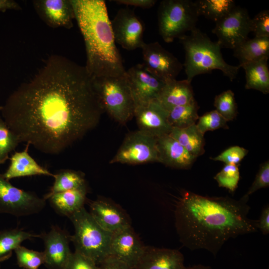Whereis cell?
Returning a JSON list of instances; mask_svg holds the SVG:
<instances>
[{
    "label": "cell",
    "mask_w": 269,
    "mask_h": 269,
    "mask_svg": "<svg viewBox=\"0 0 269 269\" xmlns=\"http://www.w3.org/2000/svg\"><path fill=\"white\" fill-rule=\"evenodd\" d=\"M0 111L20 142L49 154L82 138L105 112L85 66L56 54L10 95Z\"/></svg>",
    "instance_id": "6da1fadb"
},
{
    "label": "cell",
    "mask_w": 269,
    "mask_h": 269,
    "mask_svg": "<svg viewBox=\"0 0 269 269\" xmlns=\"http://www.w3.org/2000/svg\"><path fill=\"white\" fill-rule=\"evenodd\" d=\"M248 199L185 192L175 214L180 241L191 251L204 249L215 256L230 239L257 232V220L248 217Z\"/></svg>",
    "instance_id": "7a4b0ae2"
},
{
    "label": "cell",
    "mask_w": 269,
    "mask_h": 269,
    "mask_svg": "<svg viewBox=\"0 0 269 269\" xmlns=\"http://www.w3.org/2000/svg\"><path fill=\"white\" fill-rule=\"evenodd\" d=\"M75 19L85 43V66L94 78L126 74L114 39L106 3L103 0H71Z\"/></svg>",
    "instance_id": "3957f363"
},
{
    "label": "cell",
    "mask_w": 269,
    "mask_h": 269,
    "mask_svg": "<svg viewBox=\"0 0 269 269\" xmlns=\"http://www.w3.org/2000/svg\"><path fill=\"white\" fill-rule=\"evenodd\" d=\"M185 51L184 67L186 80L191 82L198 75L221 70L230 81L235 79L241 68L228 64L224 59L220 44L212 41L197 27L179 39Z\"/></svg>",
    "instance_id": "277c9868"
},
{
    "label": "cell",
    "mask_w": 269,
    "mask_h": 269,
    "mask_svg": "<svg viewBox=\"0 0 269 269\" xmlns=\"http://www.w3.org/2000/svg\"><path fill=\"white\" fill-rule=\"evenodd\" d=\"M68 218L74 228L70 241L74 246L75 251L99 265L109 256L112 233L100 227L84 207Z\"/></svg>",
    "instance_id": "5b68a950"
},
{
    "label": "cell",
    "mask_w": 269,
    "mask_h": 269,
    "mask_svg": "<svg viewBox=\"0 0 269 269\" xmlns=\"http://www.w3.org/2000/svg\"><path fill=\"white\" fill-rule=\"evenodd\" d=\"M104 112L115 121L125 124L134 116L135 104L126 74L94 78Z\"/></svg>",
    "instance_id": "8992f818"
},
{
    "label": "cell",
    "mask_w": 269,
    "mask_h": 269,
    "mask_svg": "<svg viewBox=\"0 0 269 269\" xmlns=\"http://www.w3.org/2000/svg\"><path fill=\"white\" fill-rule=\"evenodd\" d=\"M199 16L195 1L162 0L157 12L159 33L165 42H172L196 28Z\"/></svg>",
    "instance_id": "52a82bcc"
},
{
    "label": "cell",
    "mask_w": 269,
    "mask_h": 269,
    "mask_svg": "<svg viewBox=\"0 0 269 269\" xmlns=\"http://www.w3.org/2000/svg\"><path fill=\"white\" fill-rule=\"evenodd\" d=\"M157 138L139 130L128 134L110 163L158 162Z\"/></svg>",
    "instance_id": "ba28073f"
},
{
    "label": "cell",
    "mask_w": 269,
    "mask_h": 269,
    "mask_svg": "<svg viewBox=\"0 0 269 269\" xmlns=\"http://www.w3.org/2000/svg\"><path fill=\"white\" fill-rule=\"evenodd\" d=\"M45 205L44 198L15 187L0 173V213L28 216L40 212Z\"/></svg>",
    "instance_id": "9c48e42d"
},
{
    "label": "cell",
    "mask_w": 269,
    "mask_h": 269,
    "mask_svg": "<svg viewBox=\"0 0 269 269\" xmlns=\"http://www.w3.org/2000/svg\"><path fill=\"white\" fill-rule=\"evenodd\" d=\"M251 18L247 9L236 6L216 22L212 33L217 37L221 48L233 50L248 39Z\"/></svg>",
    "instance_id": "30bf717a"
},
{
    "label": "cell",
    "mask_w": 269,
    "mask_h": 269,
    "mask_svg": "<svg viewBox=\"0 0 269 269\" xmlns=\"http://www.w3.org/2000/svg\"><path fill=\"white\" fill-rule=\"evenodd\" d=\"M141 49L145 68L165 83L176 79L183 69L178 59L158 42L144 43Z\"/></svg>",
    "instance_id": "8fae6325"
},
{
    "label": "cell",
    "mask_w": 269,
    "mask_h": 269,
    "mask_svg": "<svg viewBox=\"0 0 269 269\" xmlns=\"http://www.w3.org/2000/svg\"><path fill=\"white\" fill-rule=\"evenodd\" d=\"M111 21L116 43L128 50L142 47L145 43L143 40L144 26L134 11L122 8Z\"/></svg>",
    "instance_id": "7c38bea8"
},
{
    "label": "cell",
    "mask_w": 269,
    "mask_h": 269,
    "mask_svg": "<svg viewBox=\"0 0 269 269\" xmlns=\"http://www.w3.org/2000/svg\"><path fill=\"white\" fill-rule=\"evenodd\" d=\"M127 76L135 107L157 101L165 84L148 72L143 64L129 68Z\"/></svg>",
    "instance_id": "4fadbf2b"
},
{
    "label": "cell",
    "mask_w": 269,
    "mask_h": 269,
    "mask_svg": "<svg viewBox=\"0 0 269 269\" xmlns=\"http://www.w3.org/2000/svg\"><path fill=\"white\" fill-rule=\"evenodd\" d=\"M146 246L131 226L112 234L109 255L134 269L143 254Z\"/></svg>",
    "instance_id": "5bb4252c"
},
{
    "label": "cell",
    "mask_w": 269,
    "mask_h": 269,
    "mask_svg": "<svg viewBox=\"0 0 269 269\" xmlns=\"http://www.w3.org/2000/svg\"><path fill=\"white\" fill-rule=\"evenodd\" d=\"M39 235L44 245L43 265L48 269H65L72 253L69 246L70 236L57 226Z\"/></svg>",
    "instance_id": "9a60e30c"
},
{
    "label": "cell",
    "mask_w": 269,
    "mask_h": 269,
    "mask_svg": "<svg viewBox=\"0 0 269 269\" xmlns=\"http://www.w3.org/2000/svg\"><path fill=\"white\" fill-rule=\"evenodd\" d=\"M167 115L168 111L155 101L136 106L134 117L138 130L157 138L169 134L172 129Z\"/></svg>",
    "instance_id": "2e32d148"
},
{
    "label": "cell",
    "mask_w": 269,
    "mask_h": 269,
    "mask_svg": "<svg viewBox=\"0 0 269 269\" xmlns=\"http://www.w3.org/2000/svg\"><path fill=\"white\" fill-rule=\"evenodd\" d=\"M89 211L95 221L105 230L114 233L131 226L128 216L118 205L104 198L89 203Z\"/></svg>",
    "instance_id": "e0dca14e"
},
{
    "label": "cell",
    "mask_w": 269,
    "mask_h": 269,
    "mask_svg": "<svg viewBox=\"0 0 269 269\" xmlns=\"http://www.w3.org/2000/svg\"><path fill=\"white\" fill-rule=\"evenodd\" d=\"M33 4L37 14L49 26L73 27L75 14L71 0H35Z\"/></svg>",
    "instance_id": "ac0fdd59"
},
{
    "label": "cell",
    "mask_w": 269,
    "mask_h": 269,
    "mask_svg": "<svg viewBox=\"0 0 269 269\" xmlns=\"http://www.w3.org/2000/svg\"><path fill=\"white\" fill-rule=\"evenodd\" d=\"M156 144L158 162L167 166L187 169L196 159L169 134L157 137Z\"/></svg>",
    "instance_id": "d6986e66"
},
{
    "label": "cell",
    "mask_w": 269,
    "mask_h": 269,
    "mask_svg": "<svg viewBox=\"0 0 269 269\" xmlns=\"http://www.w3.org/2000/svg\"><path fill=\"white\" fill-rule=\"evenodd\" d=\"M184 257L175 249L146 247L134 269H183Z\"/></svg>",
    "instance_id": "ffe728a7"
},
{
    "label": "cell",
    "mask_w": 269,
    "mask_h": 269,
    "mask_svg": "<svg viewBox=\"0 0 269 269\" xmlns=\"http://www.w3.org/2000/svg\"><path fill=\"white\" fill-rule=\"evenodd\" d=\"M191 83L186 79L166 83L156 101L167 111L192 102L195 99Z\"/></svg>",
    "instance_id": "44dd1931"
},
{
    "label": "cell",
    "mask_w": 269,
    "mask_h": 269,
    "mask_svg": "<svg viewBox=\"0 0 269 269\" xmlns=\"http://www.w3.org/2000/svg\"><path fill=\"white\" fill-rule=\"evenodd\" d=\"M29 146L27 144L23 151L15 152L12 155L10 164L2 174L6 179L33 175L53 176L54 174L38 164L30 156L28 152Z\"/></svg>",
    "instance_id": "7402d4cb"
},
{
    "label": "cell",
    "mask_w": 269,
    "mask_h": 269,
    "mask_svg": "<svg viewBox=\"0 0 269 269\" xmlns=\"http://www.w3.org/2000/svg\"><path fill=\"white\" fill-rule=\"evenodd\" d=\"M87 186L50 196V205L58 213L68 218L82 207L86 200Z\"/></svg>",
    "instance_id": "603a6c76"
},
{
    "label": "cell",
    "mask_w": 269,
    "mask_h": 269,
    "mask_svg": "<svg viewBox=\"0 0 269 269\" xmlns=\"http://www.w3.org/2000/svg\"><path fill=\"white\" fill-rule=\"evenodd\" d=\"M269 57L239 65L246 74V89H254L264 94L269 93Z\"/></svg>",
    "instance_id": "cb8c5ba5"
},
{
    "label": "cell",
    "mask_w": 269,
    "mask_h": 269,
    "mask_svg": "<svg viewBox=\"0 0 269 269\" xmlns=\"http://www.w3.org/2000/svg\"><path fill=\"white\" fill-rule=\"evenodd\" d=\"M169 135L191 155L197 158L204 153V134L194 124L185 128H172Z\"/></svg>",
    "instance_id": "d4e9b609"
},
{
    "label": "cell",
    "mask_w": 269,
    "mask_h": 269,
    "mask_svg": "<svg viewBox=\"0 0 269 269\" xmlns=\"http://www.w3.org/2000/svg\"><path fill=\"white\" fill-rule=\"evenodd\" d=\"M234 50L239 65L269 56V37H255L247 39Z\"/></svg>",
    "instance_id": "484cf974"
},
{
    "label": "cell",
    "mask_w": 269,
    "mask_h": 269,
    "mask_svg": "<svg viewBox=\"0 0 269 269\" xmlns=\"http://www.w3.org/2000/svg\"><path fill=\"white\" fill-rule=\"evenodd\" d=\"M53 177L54 182L49 192L44 196L45 200L54 194L86 186L84 174L80 171L62 169L54 174Z\"/></svg>",
    "instance_id": "4316f807"
},
{
    "label": "cell",
    "mask_w": 269,
    "mask_h": 269,
    "mask_svg": "<svg viewBox=\"0 0 269 269\" xmlns=\"http://www.w3.org/2000/svg\"><path fill=\"white\" fill-rule=\"evenodd\" d=\"M35 237L39 235L18 228L0 231V262L8 259L23 241Z\"/></svg>",
    "instance_id": "83f0119b"
},
{
    "label": "cell",
    "mask_w": 269,
    "mask_h": 269,
    "mask_svg": "<svg viewBox=\"0 0 269 269\" xmlns=\"http://www.w3.org/2000/svg\"><path fill=\"white\" fill-rule=\"evenodd\" d=\"M199 107L196 100L174 107L168 111L167 120L172 128H185L196 124Z\"/></svg>",
    "instance_id": "f1b7e54d"
},
{
    "label": "cell",
    "mask_w": 269,
    "mask_h": 269,
    "mask_svg": "<svg viewBox=\"0 0 269 269\" xmlns=\"http://www.w3.org/2000/svg\"><path fill=\"white\" fill-rule=\"evenodd\" d=\"M195 2L200 16H204L215 23L236 6L233 0H198Z\"/></svg>",
    "instance_id": "f546056e"
},
{
    "label": "cell",
    "mask_w": 269,
    "mask_h": 269,
    "mask_svg": "<svg viewBox=\"0 0 269 269\" xmlns=\"http://www.w3.org/2000/svg\"><path fill=\"white\" fill-rule=\"evenodd\" d=\"M214 105L215 110L228 122L236 118L238 114L237 105L232 90H228L216 95Z\"/></svg>",
    "instance_id": "4dcf8cb0"
},
{
    "label": "cell",
    "mask_w": 269,
    "mask_h": 269,
    "mask_svg": "<svg viewBox=\"0 0 269 269\" xmlns=\"http://www.w3.org/2000/svg\"><path fill=\"white\" fill-rule=\"evenodd\" d=\"M17 265L25 269H38L44 263L43 252L28 249L19 246L14 251Z\"/></svg>",
    "instance_id": "1f68e13d"
},
{
    "label": "cell",
    "mask_w": 269,
    "mask_h": 269,
    "mask_svg": "<svg viewBox=\"0 0 269 269\" xmlns=\"http://www.w3.org/2000/svg\"><path fill=\"white\" fill-rule=\"evenodd\" d=\"M20 142L17 136L9 129L2 119L0 118V164L8 158L9 154Z\"/></svg>",
    "instance_id": "d6a6232c"
},
{
    "label": "cell",
    "mask_w": 269,
    "mask_h": 269,
    "mask_svg": "<svg viewBox=\"0 0 269 269\" xmlns=\"http://www.w3.org/2000/svg\"><path fill=\"white\" fill-rule=\"evenodd\" d=\"M240 175L238 165L226 164L214 177L219 187L225 188L231 192L238 187Z\"/></svg>",
    "instance_id": "836d02e7"
},
{
    "label": "cell",
    "mask_w": 269,
    "mask_h": 269,
    "mask_svg": "<svg viewBox=\"0 0 269 269\" xmlns=\"http://www.w3.org/2000/svg\"><path fill=\"white\" fill-rule=\"evenodd\" d=\"M228 121L216 110L211 111L199 117L196 124L200 132L203 134L210 131H214L220 128L227 129Z\"/></svg>",
    "instance_id": "e575fe53"
},
{
    "label": "cell",
    "mask_w": 269,
    "mask_h": 269,
    "mask_svg": "<svg viewBox=\"0 0 269 269\" xmlns=\"http://www.w3.org/2000/svg\"><path fill=\"white\" fill-rule=\"evenodd\" d=\"M251 32L255 37H269V11L264 10L256 14L250 21Z\"/></svg>",
    "instance_id": "d590c367"
},
{
    "label": "cell",
    "mask_w": 269,
    "mask_h": 269,
    "mask_svg": "<svg viewBox=\"0 0 269 269\" xmlns=\"http://www.w3.org/2000/svg\"><path fill=\"white\" fill-rule=\"evenodd\" d=\"M248 150L239 146H231L212 159L224 162L226 164L238 165L248 154Z\"/></svg>",
    "instance_id": "8d00e7d4"
},
{
    "label": "cell",
    "mask_w": 269,
    "mask_h": 269,
    "mask_svg": "<svg viewBox=\"0 0 269 269\" xmlns=\"http://www.w3.org/2000/svg\"><path fill=\"white\" fill-rule=\"evenodd\" d=\"M269 186V162L267 161L260 165L255 179L248 192L243 196L249 198L250 195L257 190Z\"/></svg>",
    "instance_id": "74e56055"
},
{
    "label": "cell",
    "mask_w": 269,
    "mask_h": 269,
    "mask_svg": "<svg viewBox=\"0 0 269 269\" xmlns=\"http://www.w3.org/2000/svg\"><path fill=\"white\" fill-rule=\"evenodd\" d=\"M65 269H100L92 260L75 251L72 253Z\"/></svg>",
    "instance_id": "f35d334b"
},
{
    "label": "cell",
    "mask_w": 269,
    "mask_h": 269,
    "mask_svg": "<svg viewBox=\"0 0 269 269\" xmlns=\"http://www.w3.org/2000/svg\"><path fill=\"white\" fill-rule=\"evenodd\" d=\"M99 267L100 269H131L123 262L110 255L99 265Z\"/></svg>",
    "instance_id": "ab89813d"
},
{
    "label": "cell",
    "mask_w": 269,
    "mask_h": 269,
    "mask_svg": "<svg viewBox=\"0 0 269 269\" xmlns=\"http://www.w3.org/2000/svg\"><path fill=\"white\" fill-rule=\"evenodd\" d=\"M257 226L263 235L269 233V206L267 205L263 208L261 215L257 220Z\"/></svg>",
    "instance_id": "60d3db41"
},
{
    "label": "cell",
    "mask_w": 269,
    "mask_h": 269,
    "mask_svg": "<svg viewBox=\"0 0 269 269\" xmlns=\"http://www.w3.org/2000/svg\"><path fill=\"white\" fill-rule=\"evenodd\" d=\"M113 1L118 4L142 8H151L155 5L157 1L155 0H115Z\"/></svg>",
    "instance_id": "b9f144b4"
},
{
    "label": "cell",
    "mask_w": 269,
    "mask_h": 269,
    "mask_svg": "<svg viewBox=\"0 0 269 269\" xmlns=\"http://www.w3.org/2000/svg\"><path fill=\"white\" fill-rule=\"evenodd\" d=\"M21 9L20 5L13 0H0V12H4L7 10H16Z\"/></svg>",
    "instance_id": "7bdbcfd3"
},
{
    "label": "cell",
    "mask_w": 269,
    "mask_h": 269,
    "mask_svg": "<svg viewBox=\"0 0 269 269\" xmlns=\"http://www.w3.org/2000/svg\"><path fill=\"white\" fill-rule=\"evenodd\" d=\"M183 269H212L211 267L209 266H205L201 265H198L196 266H193L192 267H184Z\"/></svg>",
    "instance_id": "ee69618b"
},
{
    "label": "cell",
    "mask_w": 269,
    "mask_h": 269,
    "mask_svg": "<svg viewBox=\"0 0 269 269\" xmlns=\"http://www.w3.org/2000/svg\"><path fill=\"white\" fill-rule=\"evenodd\" d=\"M0 110H1V106H0Z\"/></svg>",
    "instance_id": "f6af8a7d"
},
{
    "label": "cell",
    "mask_w": 269,
    "mask_h": 269,
    "mask_svg": "<svg viewBox=\"0 0 269 269\" xmlns=\"http://www.w3.org/2000/svg\"></svg>",
    "instance_id": "bcb514c9"
}]
</instances>
